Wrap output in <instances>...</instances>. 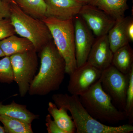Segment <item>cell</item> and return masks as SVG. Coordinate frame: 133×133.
I'll list each match as a JSON object with an SVG mask.
<instances>
[{"label":"cell","mask_w":133,"mask_h":133,"mask_svg":"<svg viewBox=\"0 0 133 133\" xmlns=\"http://www.w3.org/2000/svg\"><path fill=\"white\" fill-rule=\"evenodd\" d=\"M14 81L13 69L10 57H4L0 60V82L10 84Z\"/></svg>","instance_id":"cell-22"},{"label":"cell","mask_w":133,"mask_h":133,"mask_svg":"<svg viewBox=\"0 0 133 133\" xmlns=\"http://www.w3.org/2000/svg\"><path fill=\"white\" fill-rule=\"evenodd\" d=\"M131 17L125 16L116 20L114 26L108 31V38L113 52L129 44L127 28Z\"/></svg>","instance_id":"cell-13"},{"label":"cell","mask_w":133,"mask_h":133,"mask_svg":"<svg viewBox=\"0 0 133 133\" xmlns=\"http://www.w3.org/2000/svg\"><path fill=\"white\" fill-rule=\"evenodd\" d=\"M129 79V73L123 74L111 65L102 71L99 79L104 91L124 112Z\"/></svg>","instance_id":"cell-7"},{"label":"cell","mask_w":133,"mask_h":133,"mask_svg":"<svg viewBox=\"0 0 133 133\" xmlns=\"http://www.w3.org/2000/svg\"><path fill=\"white\" fill-rule=\"evenodd\" d=\"M111 65L123 74L129 73L133 67V51L129 44L114 52Z\"/></svg>","instance_id":"cell-18"},{"label":"cell","mask_w":133,"mask_h":133,"mask_svg":"<svg viewBox=\"0 0 133 133\" xmlns=\"http://www.w3.org/2000/svg\"><path fill=\"white\" fill-rule=\"evenodd\" d=\"M10 19L16 34L31 41L37 52L52 40L49 30L42 20L23 12L14 1L10 2Z\"/></svg>","instance_id":"cell-4"},{"label":"cell","mask_w":133,"mask_h":133,"mask_svg":"<svg viewBox=\"0 0 133 133\" xmlns=\"http://www.w3.org/2000/svg\"><path fill=\"white\" fill-rule=\"evenodd\" d=\"M79 97L90 115L103 124L117 123L127 119L125 112L116 108L103 90L99 80Z\"/></svg>","instance_id":"cell-3"},{"label":"cell","mask_w":133,"mask_h":133,"mask_svg":"<svg viewBox=\"0 0 133 133\" xmlns=\"http://www.w3.org/2000/svg\"><path fill=\"white\" fill-rule=\"evenodd\" d=\"M77 67L85 64L94 43V34L78 15L73 17Z\"/></svg>","instance_id":"cell-10"},{"label":"cell","mask_w":133,"mask_h":133,"mask_svg":"<svg viewBox=\"0 0 133 133\" xmlns=\"http://www.w3.org/2000/svg\"><path fill=\"white\" fill-rule=\"evenodd\" d=\"M0 133H5L4 128L1 125H0Z\"/></svg>","instance_id":"cell-29"},{"label":"cell","mask_w":133,"mask_h":133,"mask_svg":"<svg viewBox=\"0 0 133 133\" xmlns=\"http://www.w3.org/2000/svg\"><path fill=\"white\" fill-rule=\"evenodd\" d=\"M41 65L30 84V95L44 96L58 90L65 77V63L53 40L40 51Z\"/></svg>","instance_id":"cell-1"},{"label":"cell","mask_w":133,"mask_h":133,"mask_svg":"<svg viewBox=\"0 0 133 133\" xmlns=\"http://www.w3.org/2000/svg\"><path fill=\"white\" fill-rule=\"evenodd\" d=\"M25 13L42 20L46 17L47 6L44 0H14Z\"/></svg>","instance_id":"cell-19"},{"label":"cell","mask_w":133,"mask_h":133,"mask_svg":"<svg viewBox=\"0 0 133 133\" xmlns=\"http://www.w3.org/2000/svg\"><path fill=\"white\" fill-rule=\"evenodd\" d=\"M0 122L6 133H33L31 124L5 115H0Z\"/></svg>","instance_id":"cell-20"},{"label":"cell","mask_w":133,"mask_h":133,"mask_svg":"<svg viewBox=\"0 0 133 133\" xmlns=\"http://www.w3.org/2000/svg\"><path fill=\"white\" fill-rule=\"evenodd\" d=\"M42 20L49 30L54 43L65 62V72L70 75L77 68L73 18L61 20L45 17Z\"/></svg>","instance_id":"cell-5"},{"label":"cell","mask_w":133,"mask_h":133,"mask_svg":"<svg viewBox=\"0 0 133 133\" xmlns=\"http://www.w3.org/2000/svg\"><path fill=\"white\" fill-rule=\"evenodd\" d=\"M5 56V54L3 52L2 50L0 48V57H3Z\"/></svg>","instance_id":"cell-28"},{"label":"cell","mask_w":133,"mask_h":133,"mask_svg":"<svg viewBox=\"0 0 133 133\" xmlns=\"http://www.w3.org/2000/svg\"><path fill=\"white\" fill-rule=\"evenodd\" d=\"M54 103L58 108L69 111L75 124L77 133H130L133 132L131 124L119 126L105 125L94 118L82 104L79 96L66 94H57L52 96Z\"/></svg>","instance_id":"cell-2"},{"label":"cell","mask_w":133,"mask_h":133,"mask_svg":"<svg viewBox=\"0 0 133 133\" xmlns=\"http://www.w3.org/2000/svg\"><path fill=\"white\" fill-rule=\"evenodd\" d=\"M129 74V79L126 94L125 107L124 112L131 124L133 122V67Z\"/></svg>","instance_id":"cell-21"},{"label":"cell","mask_w":133,"mask_h":133,"mask_svg":"<svg viewBox=\"0 0 133 133\" xmlns=\"http://www.w3.org/2000/svg\"><path fill=\"white\" fill-rule=\"evenodd\" d=\"M35 49L10 56L14 80L18 85L20 96L25 97L38 70V59Z\"/></svg>","instance_id":"cell-6"},{"label":"cell","mask_w":133,"mask_h":133,"mask_svg":"<svg viewBox=\"0 0 133 133\" xmlns=\"http://www.w3.org/2000/svg\"><path fill=\"white\" fill-rule=\"evenodd\" d=\"M78 1L81 2L84 4H88L91 0H78Z\"/></svg>","instance_id":"cell-27"},{"label":"cell","mask_w":133,"mask_h":133,"mask_svg":"<svg viewBox=\"0 0 133 133\" xmlns=\"http://www.w3.org/2000/svg\"><path fill=\"white\" fill-rule=\"evenodd\" d=\"M16 34L10 18L0 20V41Z\"/></svg>","instance_id":"cell-23"},{"label":"cell","mask_w":133,"mask_h":133,"mask_svg":"<svg viewBox=\"0 0 133 133\" xmlns=\"http://www.w3.org/2000/svg\"><path fill=\"white\" fill-rule=\"evenodd\" d=\"M10 15V3L4 0H0V20L9 18Z\"/></svg>","instance_id":"cell-25"},{"label":"cell","mask_w":133,"mask_h":133,"mask_svg":"<svg viewBox=\"0 0 133 133\" xmlns=\"http://www.w3.org/2000/svg\"><path fill=\"white\" fill-rule=\"evenodd\" d=\"M46 6V17L61 20L73 18L78 15L84 5L78 0H44Z\"/></svg>","instance_id":"cell-12"},{"label":"cell","mask_w":133,"mask_h":133,"mask_svg":"<svg viewBox=\"0 0 133 133\" xmlns=\"http://www.w3.org/2000/svg\"><path fill=\"white\" fill-rule=\"evenodd\" d=\"M45 121L48 133H65L64 131L58 127L54 120L52 119V117L49 114L46 116Z\"/></svg>","instance_id":"cell-24"},{"label":"cell","mask_w":133,"mask_h":133,"mask_svg":"<svg viewBox=\"0 0 133 133\" xmlns=\"http://www.w3.org/2000/svg\"><path fill=\"white\" fill-rule=\"evenodd\" d=\"M48 110L54 121L65 133H76L74 122L71 116L68 115L67 110L58 108L55 103L51 102H49Z\"/></svg>","instance_id":"cell-17"},{"label":"cell","mask_w":133,"mask_h":133,"mask_svg":"<svg viewBox=\"0 0 133 133\" xmlns=\"http://www.w3.org/2000/svg\"><path fill=\"white\" fill-rule=\"evenodd\" d=\"M88 4L102 10L116 20L124 17L128 9L127 0H91Z\"/></svg>","instance_id":"cell-16"},{"label":"cell","mask_w":133,"mask_h":133,"mask_svg":"<svg viewBox=\"0 0 133 133\" xmlns=\"http://www.w3.org/2000/svg\"><path fill=\"white\" fill-rule=\"evenodd\" d=\"M4 1H6L7 2H10L12 1H14V0H4Z\"/></svg>","instance_id":"cell-30"},{"label":"cell","mask_w":133,"mask_h":133,"mask_svg":"<svg viewBox=\"0 0 133 133\" xmlns=\"http://www.w3.org/2000/svg\"><path fill=\"white\" fill-rule=\"evenodd\" d=\"M0 115L20 119L31 124L39 118L38 115L34 114L27 109L26 105L17 104L14 101L8 105H3L2 102H0Z\"/></svg>","instance_id":"cell-15"},{"label":"cell","mask_w":133,"mask_h":133,"mask_svg":"<svg viewBox=\"0 0 133 133\" xmlns=\"http://www.w3.org/2000/svg\"><path fill=\"white\" fill-rule=\"evenodd\" d=\"M0 48L5 56L9 57L35 49L31 41L24 37H19L15 35L0 41Z\"/></svg>","instance_id":"cell-14"},{"label":"cell","mask_w":133,"mask_h":133,"mask_svg":"<svg viewBox=\"0 0 133 133\" xmlns=\"http://www.w3.org/2000/svg\"><path fill=\"white\" fill-rule=\"evenodd\" d=\"M78 15L97 37L107 35L116 21L104 11L88 4L83 5Z\"/></svg>","instance_id":"cell-8"},{"label":"cell","mask_w":133,"mask_h":133,"mask_svg":"<svg viewBox=\"0 0 133 133\" xmlns=\"http://www.w3.org/2000/svg\"><path fill=\"white\" fill-rule=\"evenodd\" d=\"M102 72L87 62L77 67L70 75L68 91L72 95H81L99 80Z\"/></svg>","instance_id":"cell-9"},{"label":"cell","mask_w":133,"mask_h":133,"mask_svg":"<svg viewBox=\"0 0 133 133\" xmlns=\"http://www.w3.org/2000/svg\"><path fill=\"white\" fill-rule=\"evenodd\" d=\"M113 53L107 35L101 36L94 41L87 62L102 71L111 65Z\"/></svg>","instance_id":"cell-11"},{"label":"cell","mask_w":133,"mask_h":133,"mask_svg":"<svg viewBox=\"0 0 133 133\" xmlns=\"http://www.w3.org/2000/svg\"><path fill=\"white\" fill-rule=\"evenodd\" d=\"M127 31L130 42H133V20L131 18L129 22L127 28Z\"/></svg>","instance_id":"cell-26"}]
</instances>
